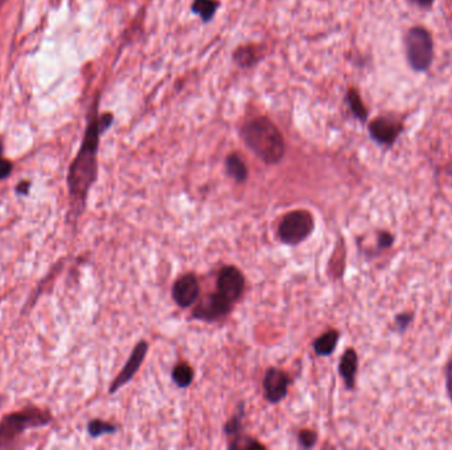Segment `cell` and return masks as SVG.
<instances>
[{
	"instance_id": "cell-1",
	"label": "cell",
	"mask_w": 452,
	"mask_h": 450,
	"mask_svg": "<svg viewBox=\"0 0 452 450\" xmlns=\"http://www.w3.org/2000/svg\"><path fill=\"white\" fill-rule=\"evenodd\" d=\"M113 123V115L105 114L90 119L81 148L78 150L68 173V188L75 217L85 210L89 192L98 176V147L100 134Z\"/></svg>"
},
{
	"instance_id": "cell-2",
	"label": "cell",
	"mask_w": 452,
	"mask_h": 450,
	"mask_svg": "<svg viewBox=\"0 0 452 450\" xmlns=\"http://www.w3.org/2000/svg\"><path fill=\"white\" fill-rule=\"evenodd\" d=\"M241 138L245 146L264 164L274 165L285 156V139L278 127L264 116L254 118L242 125Z\"/></svg>"
},
{
	"instance_id": "cell-3",
	"label": "cell",
	"mask_w": 452,
	"mask_h": 450,
	"mask_svg": "<svg viewBox=\"0 0 452 450\" xmlns=\"http://www.w3.org/2000/svg\"><path fill=\"white\" fill-rule=\"evenodd\" d=\"M52 414L38 407H28L23 411L6 414L0 421V448H7L27 429L48 426Z\"/></svg>"
},
{
	"instance_id": "cell-4",
	"label": "cell",
	"mask_w": 452,
	"mask_h": 450,
	"mask_svg": "<svg viewBox=\"0 0 452 450\" xmlns=\"http://www.w3.org/2000/svg\"><path fill=\"white\" fill-rule=\"evenodd\" d=\"M405 52L410 68L415 72H426L434 60V41L423 26H413L405 36Z\"/></svg>"
},
{
	"instance_id": "cell-5",
	"label": "cell",
	"mask_w": 452,
	"mask_h": 450,
	"mask_svg": "<svg viewBox=\"0 0 452 450\" xmlns=\"http://www.w3.org/2000/svg\"><path fill=\"white\" fill-rule=\"evenodd\" d=\"M314 215L307 210H292L286 214L278 226V237L289 245L296 246L314 233Z\"/></svg>"
},
{
	"instance_id": "cell-6",
	"label": "cell",
	"mask_w": 452,
	"mask_h": 450,
	"mask_svg": "<svg viewBox=\"0 0 452 450\" xmlns=\"http://www.w3.org/2000/svg\"><path fill=\"white\" fill-rule=\"evenodd\" d=\"M233 308V302L223 296L218 290L206 295L201 299L200 302L196 305L195 311L192 312V317L200 321L213 323L216 320L225 317Z\"/></svg>"
},
{
	"instance_id": "cell-7",
	"label": "cell",
	"mask_w": 452,
	"mask_h": 450,
	"mask_svg": "<svg viewBox=\"0 0 452 450\" xmlns=\"http://www.w3.org/2000/svg\"><path fill=\"white\" fill-rule=\"evenodd\" d=\"M402 131L403 123L401 118L391 115L377 116L369 125L370 138L385 147H391L397 141V139L400 138Z\"/></svg>"
},
{
	"instance_id": "cell-8",
	"label": "cell",
	"mask_w": 452,
	"mask_h": 450,
	"mask_svg": "<svg viewBox=\"0 0 452 450\" xmlns=\"http://www.w3.org/2000/svg\"><path fill=\"white\" fill-rule=\"evenodd\" d=\"M245 276L234 265H226L217 276V290L230 302H236L245 290Z\"/></svg>"
},
{
	"instance_id": "cell-9",
	"label": "cell",
	"mask_w": 452,
	"mask_h": 450,
	"mask_svg": "<svg viewBox=\"0 0 452 450\" xmlns=\"http://www.w3.org/2000/svg\"><path fill=\"white\" fill-rule=\"evenodd\" d=\"M147 351H149L147 341H144V339L139 341L137 346L131 352L128 361L126 362L125 367L122 368V371L118 374V376L114 379L113 383L110 385V388H109L110 394H115L119 388L123 387L126 383H128L134 378V375L138 373L142 363L144 362Z\"/></svg>"
},
{
	"instance_id": "cell-10",
	"label": "cell",
	"mask_w": 452,
	"mask_h": 450,
	"mask_svg": "<svg viewBox=\"0 0 452 450\" xmlns=\"http://www.w3.org/2000/svg\"><path fill=\"white\" fill-rule=\"evenodd\" d=\"M289 376L280 368L271 367L266 371L264 391L266 401L276 404L289 395Z\"/></svg>"
},
{
	"instance_id": "cell-11",
	"label": "cell",
	"mask_w": 452,
	"mask_h": 450,
	"mask_svg": "<svg viewBox=\"0 0 452 450\" xmlns=\"http://www.w3.org/2000/svg\"><path fill=\"white\" fill-rule=\"evenodd\" d=\"M200 296V283L195 274H187L179 277L172 287V299L176 304L187 309L192 307Z\"/></svg>"
},
{
	"instance_id": "cell-12",
	"label": "cell",
	"mask_w": 452,
	"mask_h": 450,
	"mask_svg": "<svg viewBox=\"0 0 452 450\" xmlns=\"http://www.w3.org/2000/svg\"><path fill=\"white\" fill-rule=\"evenodd\" d=\"M359 370V357L354 349H348L341 357L339 364V373L345 387L353 389L356 386V375Z\"/></svg>"
},
{
	"instance_id": "cell-13",
	"label": "cell",
	"mask_w": 452,
	"mask_h": 450,
	"mask_svg": "<svg viewBox=\"0 0 452 450\" xmlns=\"http://www.w3.org/2000/svg\"><path fill=\"white\" fill-rule=\"evenodd\" d=\"M340 339V333L338 330L332 329L328 330L320 337L316 338L314 342V350L319 357H328L336 350L338 342Z\"/></svg>"
},
{
	"instance_id": "cell-14",
	"label": "cell",
	"mask_w": 452,
	"mask_h": 450,
	"mask_svg": "<svg viewBox=\"0 0 452 450\" xmlns=\"http://www.w3.org/2000/svg\"><path fill=\"white\" fill-rule=\"evenodd\" d=\"M226 173L237 183H245L248 180V166L237 153H232L226 157Z\"/></svg>"
},
{
	"instance_id": "cell-15",
	"label": "cell",
	"mask_w": 452,
	"mask_h": 450,
	"mask_svg": "<svg viewBox=\"0 0 452 450\" xmlns=\"http://www.w3.org/2000/svg\"><path fill=\"white\" fill-rule=\"evenodd\" d=\"M234 63L241 68H250L259 61V49L253 45H243L239 47V49L233 54Z\"/></svg>"
},
{
	"instance_id": "cell-16",
	"label": "cell",
	"mask_w": 452,
	"mask_h": 450,
	"mask_svg": "<svg viewBox=\"0 0 452 450\" xmlns=\"http://www.w3.org/2000/svg\"><path fill=\"white\" fill-rule=\"evenodd\" d=\"M220 3L217 0H193L192 13L199 15L202 22H211L218 10Z\"/></svg>"
},
{
	"instance_id": "cell-17",
	"label": "cell",
	"mask_w": 452,
	"mask_h": 450,
	"mask_svg": "<svg viewBox=\"0 0 452 450\" xmlns=\"http://www.w3.org/2000/svg\"><path fill=\"white\" fill-rule=\"evenodd\" d=\"M193 378H195V373L188 363H177L172 370V380L175 382L177 387H189L193 382Z\"/></svg>"
},
{
	"instance_id": "cell-18",
	"label": "cell",
	"mask_w": 452,
	"mask_h": 450,
	"mask_svg": "<svg viewBox=\"0 0 452 450\" xmlns=\"http://www.w3.org/2000/svg\"><path fill=\"white\" fill-rule=\"evenodd\" d=\"M347 103L349 104L352 114L361 122L368 119V110L365 107L364 102L361 100L359 91L356 88H349L347 93Z\"/></svg>"
},
{
	"instance_id": "cell-19",
	"label": "cell",
	"mask_w": 452,
	"mask_h": 450,
	"mask_svg": "<svg viewBox=\"0 0 452 450\" xmlns=\"http://www.w3.org/2000/svg\"><path fill=\"white\" fill-rule=\"evenodd\" d=\"M88 432L89 435L93 438L100 437L103 435H112V433H115L116 432V426L107 423V421H103V420H91L88 424Z\"/></svg>"
},
{
	"instance_id": "cell-20",
	"label": "cell",
	"mask_w": 452,
	"mask_h": 450,
	"mask_svg": "<svg viewBox=\"0 0 452 450\" xmlns=\"http://www.w3.org/2000/svg\"><path fill=\"white\" fill-rule=\"evenodd\" d=\"M229 449L233 450H250V449H264V445L258 442L254 438L248 437V436H241V433L232 440L229 444Z\"/></svg>"
},
{
	"instance_id": "cell-21",
	"label": "cell",
	"mask_w": 452,
	"mask_h": 450,
	"mask_svg": "<svg viewBox=\"0 0 452 450\" xmlns=\"http://www.w3.org/2000/svg\"><path fill=\"white\" fill-rule=\"evenodd\" d=\"M243 412V411H242ZM242 412L241 414H236L232 417V420H229L226 423L225 426H224V430H225L226 435L230 436V437H236L237 435L241 433V423H242Z\"/></svg>"
},
{
	"instance_id": "cell-22",
	"label": "cell",
	"mask_w": 452,
	"mask_h": 450,
	"mask_svg": "<svg viewBox=\"0 0 452 450\" xmlns=\"http://www.w3.org/2000/svg\"><path fill=\"white\" fill-rule=\"evenodd\" d=\"M298 440L303 448L310 449V448H314L315 444L317 441V435L315 430H311V429H303L298 435Z\"/></svg>"
},
{
	"instance_id": "cell-23",
	"label": "cell",
	"mask_w": 452,
	"mask_h": 450,
	"mask_svg": "<svg viewBox=\"0 0 452 450\" xmlns=\"http://www.w3.org/2000/svg\"><path fill=\"white\" fill-rule=\"evenodd\" d=\"M414 318V314L413 312H406L401 313L398 316H396V320H394V325H396V330L397 332H405Z\"/></svg>"
},
{
	"instance_id": "cell-24",
	"label": "cell",
	"mask_w": 452,
	"mask_h": 450,
	"mask_svg": "<svg viewBox=\"0 0 452 450\" xmlns=\"http://www.w3.org/2000/svg\"><path fill=\"white\" fill-rule=\"evenodd\" d=\"M394 245V235L389 231H381L377 238V247L379 250H386Z\"/></svg>"
},
{
	"instance_id": "cell-25",
	"label": "cell",
	"mask_w": 452,
	"mask_h": 450,
	"mask_svg": "<svg viewBox=\"0 0 452 450\" xmlns=\"http://www.w3.org/2000/svg\"><path fill=\"white\" fill-rule=\"evenodd\" d=\"M13 172V163L0 157V180L7 178Z\"/></svg>"
},
{
	"instance_id": "cell-26",
	"label": "cell",
	"mask_w": 452,
	"mask_h": 450,
	"mask_svg": "<svg viewBox=\"0 0 452 450\" xmlns=\"http://www.w3.org/2000/svg\"><path fill=\"white\" fill-rule=\"evenodd\" d=\"M446 389H447L449 398L452 403V355L450 361L447 363V368H446Z\"/></svg>"
},
{
	"instance_id": "cell-27",
	"label": "cell",
	"mask_w": 452,
	"mask_h": 450,
	"mask_svg": "<svg viewBox=\"0 0 452 450\" xmlns=\"http://www.w3.org/2000/svg\"><path fill=\"white\" fill-rule=\"evenodd\" d=\"M29 188H31V184L28 181H23L16 187V193L19 196H27L29 193Z\"/></svg>"
},
{
	"instance_id": "cell-28",
	"label": "cell",
	"mask_w": 452,
	"mask_h": 450,
	"mask_svg": "<svg viewBox=\"0 0 452 450\" xmlns=\"http://www.w3.org/2000/svg\"><path fill=\"white\" fill-rule=\"evenodd\" d=\"M410 3H413L415 6L421 7V8H425V10H428L432 7L434 4V0H409Z\"/></svg>"
},
{
	"instance_id": "cell-29",
	"label": "cell",
	"mask_w": 452,
	"mask_h": 450,
	"mask_svg": "<svg viewBox=\"0 0 452 450\" xmlns=\"http://www.w3.org/2000/svg\"><path fill=\"white\" fill-rule=\"evenodd\" d=\"M6 1H7V0H0V8H1V7H3V4H4V3H6Z\"/></svg>"
},
{
	"instance_id": "cell-30",
	"label": "cell",
	"mask_w": 452,
	"mask_h": 450,
	"mask_svg": "<svg viewBox=\"0 0 452 450\" xmlns=\"http://www.w3.org/2000/svg\"><path fill=\"white\" fill-rule=\"evenodd\" d=\"M1 403H3V396H0V405H1Z\"/></svg>"
}]
</instances>
